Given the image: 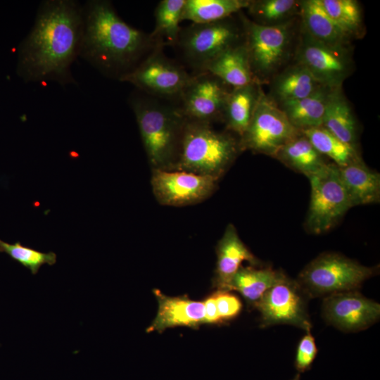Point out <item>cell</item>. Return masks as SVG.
Returning a JSON list of instances; mask_svg holds the SVG:
<instances>
[{"instance_id": "1", "label": "cell", "mask_w": 380, "mask_h": 380, "mask_svg": "<svg viewBox=\"0 0 380 380\" xmlns=\"http://www.w3.org/2000/svg\"><path fill=\"white\" fill-rule=\"evenodd\" d=\"M82 30L80 3L42 1L32 29L18 48V75L26 82L76 84L71 66L79 57Z\"/></svg>"}, {"instance_id": "2", "label": "cell", "mask_w": 380, "mask_h": 380, "mask_svg": "<svg viewBox=\"0 0 380 380\" xmlns=\"http://www.w3.org/2000/svg\"><path fill=\"white\" fill-rule=\"evenodd\" d=\"M83 30L79 57L105 77L120 82L164 44L127 23L108 0L82 5Z\"/></svg>"}, {"instance_id": "3", "label": "cell", "mask_w": 380, "mask_h": 380, "mask_svg": "<svg viewBox=\"0 0 380 380\" xmlns=\"http://www.w3.org/2000/svg\"><path fill=\"white\" fill-rule=\"evenodd\" d=\"M128 101L153 170H172L186 122L178 106L137 89L131 94Z\"/></svg>"}, {"instance_id": "4", "label": "cell", "mask_w": 380, "mask_h": 380, "mask_svg": "<svg viewBox=\"0 0 380 380\" xmlns=\"http://www.w3.org/2000/svg\"><path fill=\"white\" fill-rule=\"evenodd\" d=\"M241 151L239 139L230 133L217 131L210 124L186 120L177 159L172 170L218 179Z\"/></svg>"}, {"instance_id": "5", "label": "cell", "mask_w": 380, "mask_h": 380, "mask_svg": "<svg viewBox=\"0 0 380 380\" xmlns=\"http://www.w3.org/2000/svg\"><path fill=\"white\" fill-rule=\"evenodd\" d=\"M243 42L242 19L239 24L230 16L182 27L173 48L177 61L194 75L202 72L209 62L226 49Z\"/></svg>"}, {"instance_id": "6", "label": "cell", "mask_w": 380, "mask_h": 380, "mask_svg": "<svg viewBox=\"0 0 380 380\" xmlns=\"http://www.w3.org/2000/svg\"><path fill=\"white\" fill-rule=\"evenodd\" d=\"M375 271L342 255L326 253L307 265L296 281L305 295L329 296L359 289Z\"/></svg>"}, {"instance_id": "7", "label": "cell", "mask_w": 380, "mask_h": 380, "mask_svg": "<svg viewBox=\"0 0 380 380\" xmlns=\"http://www.w3.org/2000/svg\"><path fill=\"white\" fill-rule=\"evenodd\" d=\"M308 179L311 194L305 225L309 232L321 234L332 229L352 205L335 164L327 163Z\"/></svg>"}, {"instance_id": "8", "label": "cell", "mask_w": 380, "mask_h": 380, "mask_svg": "<svg viewBox=\"0 0 380 380\" xmlns=\"http://www.w3.org/2000/svg\"><path fill=\"white\" fill-rule=\"evenodd\" d=\"M160 47L148 56L121 82H129L151 96L177 104L192 75Z\"/></svg>"}, {"instance_id": "9", "label": "cell", "mask_w": 380, "mask_h": 380, "mask_svg": "<svg viewBox=\"0 0 380 380\" xmlns=\"http://www.w3.org/2000/svg\"><path fill=\"white\" fill-rule=\"evenodd\" d=\"M301 132L277 104L260 89L251 122L239 139L241 150L274 156Z\"/></svg>"}, {"instance_id": "10", "label": "cell", "mask_w": 380, "mask_h": 380, "mask_svg": "<svg viewBox=\"0 0 380 380\" xmlns=\"http://www.w3.org/2000/svg\"><path fill=\"white\" fill-rule=\"evenodd\" d=\"M244 44L255 82L265 78L282 63L291 38L289 25L258 24L241 15Z\"/></svg>"}, {"instance_id": "11", "label": "cell", "mask_w": 380, "mask_h": 380, "mask_svg": "<svg viewBox=\"0 0 380 380\" xmlns=\"http://www.w3.org/2000/svg\"><path fill=\"white\" fill-rule=\"evenodd\" d=\"M304 294L297 281L289 277L268 289L253 304L261 315V326L291 324L310 331Z\"/></svg>"}, {"instance_id": "12", "label": "cell", "mask_w": 380, "mask_h": 380, "mask_svg": "<svg viewBox=\"0 0 380 380\" xmlns=\"http://www.w3.org/2000/svg\"><path fill=\"white\" fill-rule=\"evenodd\" d=\"M232 89L207 72L194 74L177 105L187 120L212 125L222 120Z\"/></svg>"}, {"instance_id": "13", "label": "cell", "mask_w": 380, "mask_h": 380, "mask_svg": "<svg viewBox=\"0 0 380 380\" xmlns=\"http://www.w3.org/2000/svg\"><path fill=\"white\" fill-rule=\"evenodd\" d=\"M217 179L182 170H153V193L163 205L185 206L208 198L215 191Z\"/></svg>"}, {"instance_id": "14", "label": "cell", "mask_w": 380, "mask_h": 380, "mask_svg": "<svg viewBox=\"0 0 380 380\" xmlns=\"http://www.w3.org/2000/svg\"><path fill=\"white\" fill-rule=\"evenodd\" d=\"M297 58L298 63L306 68L320 84L331 88L341 87L350 70V60L346 46L327 44L305 31Z\"/></svg>"}, {"instance_id": "15", "label": "cell", "mask_w": 380, "mask_h": 380, "mask_svg": "<svg viewBox=\"0 0 380 380\" xmlns=\"http://www.w3.org/2000/svg\"><path fill=\"white\" fill-rule=\"evenodd\" d=\"M322 314L327 322L344 331H362L380 317V305L355 291L327 296Z\"/></svg>"}, {"instance_id": "16", "label": "cell", "mask_w": 380, "mask_h": 380, "mask_svg": "<svg viewBox=\"0 0 380 380\" xmlns=\"http://www.w3.org/2000/svg\"><path fill=\"white\" fill-rule=\"evenodd\" d=\"M158 303L156 318L146 329L147 332L163 331L175 327L196 328L203 324L204 305L203 302L190 300L186 296L170 297L154 289Z\"/></svg>"}, {"instance_id": "17", "label": "cell", "mask_w": 380, "mask_h": 380, "mask_svg": "<svg viewBox=\"0 0 380 380\" xmlns=\"http://www.w3.org/2000/svg\"><path fill=\"white\" fill-rule=\"evenodd\" d=\"M217 263L213 280L218 290L227 291V287L243 261L252 265H258V260L241 241L236 227L229 224L217 247Z\"/></svg>"}, {"instance_id": "18", "label": "cell", "mask_w": 380, "mask_h": 380, "mask_svg": "<svg viewBox=\"0 0 380 380\" xmlns=\"http://www.w3.org/2000/svg\"><path fill=\"white\" fill-rule=\"evenodd\" d=\"M232 88L256 82L254 80L244 42L232 46L213 59L204 68Z\"/></svg>"}, {"instance_id": "19", "label": "cell", "mask_w": 380, "mask_h": 380, "mask_svg": "<svg viewBox=\"0 0 380 380\" xmlns=\"http://www.w3.org/2000/svg\"><path fill=\"white\" fill-rule=\"evenodd\" d=\"M339 175L352 207L380 201V174L361 160L338 167Z\"/></svg>"}, {"instance_id": "20", "label": "cell", "mask_w": 380, "mask_h": 380, "mask_svg": "<svg viewBox=\"0 0 380 380\" xmlns=\"http://www.w3.org/2000/svg\"><path fill=\"white\" fill-rule=\"evenodd\" d=\"M260 89L258 82H253L232 88L227 96L222 120L227 129L236 134L239 139L251 122Z\"/></svg>"}, {"instance_id": "21", "label": "cell", "mask_w": 380, "mask_h": 380, "mask_svg": "<svg viewBox=\"0 0 380 380\" xmlns=\"http://www.w3.org/2000/svg\"><path fill=\"white\" fill-rule=\"evenodd\" d=\"M332 88L320 85L310 95L281 103V110L290 122L300 132L321 127Z\"/></svg>"}, {"instance_id": "22", "label": "cell", "mask_w": 380, "mask_h": 380, "mask_svg": "<svg viewBox=\"0 0 380 380\" xmlns=\"http://www.w3.org/2000/svg\"><path fill=\"white\" fill-rule=\"evenodd\" d=\"M303 30L312 38L336 46H346L349 37L331 20L320 0H306L300 3Z\"/></svg>"}, {"instance_id": "23", "label": "cell", "mask_w": 380, "mask_h": 380, "mask_svg": "<svg viewBox=\"0 0 380 380\" xmlns=\"http://www.w3.org/2000/svg\"><path fill=\"white\" fill-rule=\"evenodd\" d=\"M322 126L344 143L356 148V122L341 87L331 89Z\"/></svg>"}, {"instance_id": "24", "label": "cell", "mask_w": 380, "mask_h": 380, "mask_svg": "<svg viewBox=\"0 0 380 380\" xmlns=\"http://www.w3.org/2000/svg\"><path fill=\"white\" fill-rule=\"evenodd\" d=\"M287 277L282 272L270 267L241 266L232 279L227 291H237L248 303L254 304L265 291Z\"/></svg>"}, {"instance_id": "25", "label": "cell", "mask_w": 380, "mask_h": 380, "mask_svg": "<svg viewBox=\"0 0 380 380\" xmlns=\"http://www.w3.org/2000/svg\"><path fill=\"white\" fill-rule=\"evenodd\" d=\"M274 157L307 177L327 164L323 156L315 148L302 132L283 146Z\"/></svg>"}, {"instance_id": "26", "label": "cell", "mask_w": 380, "mask_h": 380, "mask_svg": "<svg viewBox=\"0 0 380 380\" xmlns=\"http://www.w3.org/2000/svg\"><path fill=\"white\" fill-rule=\"evenodd\" d=\"M249 0H186L182 20L191 23L218 21L247 8Z\"/></svg>"}, {"instance_id": "27", "label": "cell", "mask_w": 380, "mask_h": 380, "mask_svg": "<svg viewBox=\"0 0 380 380\" xmlns=\"http://www.w3.org/2000/svg\"><path fill=\"white\" fill-rule=\"evenodd\" d=\"M315 148L338 167L361 160L356 148L344 143L322 126L301 131Z\"/></svg>"}, {"instance_id": "28", "label": "cell", "mask_w": 380, "mask_h": 380, "mask_svg": "<svg viewBox=\"0 0 380 380\" xmlns=\"http://www.w3.org/2000/svg\"><path fill=\"white\" fill-rule=\"evenodd\" d=\"M320 85L310 71L298 63L278 77L274 82V92L281 103L305 98Z\"/></svg>"}, {"instance_id": "29", "label": "cell", "mask_w": 380, "mask_h": 380, "mask_svg": "<svg viewBox=\"0 0 380 380\" xmlns=\"http://www.w3.org/2000/svg\"><path fill=\"white\" fill-rule=\"evenodd\" d=\"M186 0H162L155 8V25L151 35L165 46L173 47L181 30L179 23Z\"/></svg>"}, {"instance_id": "30", "label": "cell", "mask_w": 380, "mask_h": 380, "mask_svg": "<svg viewBox=\"0 0 380 380\" xmlns=\"http://www.w3.org/2000/svg\"><path fill=\"white\" fill-rule=\"evenodd\" d=\"M300 3L294 0L251 1L247 9L258 24L273 25L284 23L293 15Z\"/></svg>"}, {"instance_id": "31", "label": "cell", "mask_w": 380, "mask_h": 380, "mask_svg": "<svg viewBox=\"0 0 380 380\" xmlns=\"http://www.w3.org/2000/svg\"><path fill=\"white\" fill-rule=\"evenodd\" d=\"M331 20L348 37L357 32L361 27L360 6L354 0H320Z\"/></svg>"}, {"instance_id": "32", "label": "cell", "mask_w": 380, "mask_h": 380, "mask_svg": "<svg viewBox=\"0 0 380 380\" xmlns=\"http://www.w3.org/2000/svg\"><path fill=\"white\" fill-rule=\"evenodd\" d=\"M0 252L8 254L13 260L28 269L33 275L38 273L42 265L51 266L57 261L55 253H44L23 246L19 241L11 244L0 239Z\"/></svg>"}, {"instance_id": "33", "label": "cell", "mask_w": 380, "mask_h": 380, "mask_svg": "<svg viewBox=\"0 0 380 380\" xmlns=\"http://www.w3.org/2000/svg\"><path fill=\"white\" fill-rule=\"evenodd\" d=\"M317 354V348L315 338L310 331L300 340L296 353L295 367L298 373L305 372L310 369Z\"/></svg>"}, {"instance_id": "34", "label": "cell", "mask_w": 380, "mask_h": 380, "mask_svg": "<svg viewBox=\"0 0 380 380\" xmlns=\"http://www.w3.org/2000/svg\"><path fill=\"white\" fill-rule=\"evenodd\" d=\"M213 294L222 322L232 320L239 315L242 303L238 296L225 290H218Z\"/></svg>"}, {"instance_id": "35", "label": "cell", "mask_w": 380, "mask_h": 380, "mask_svg": "<svg viewBox=\"0 0 380 380\" xmlns=\"http://www.w3.org/2000/svg\"><path fill=\"white\" fill-rule=\"evenodd\" d=\"M203 303L204 305L203 324L222 323L217 312L214 294L208 296Z\"/></svg>"}, {"instance_id": "36", "label": "cell", "mask_w": 380, "mask_h": 380, "mask_svg": "<svg viewBox=\"0 0 380 380\" xmlns=\"http://www.w3.org/2000/svg\"><path fill=\"white\" fill-rule=\"evenodd\" d=\"M300 374L297 373L291 380H300Z\"/></svg>"}]
</instances>
